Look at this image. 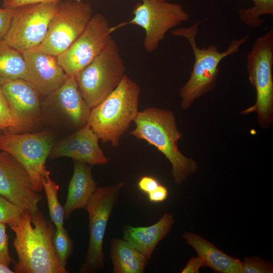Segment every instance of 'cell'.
<instances>
[{
	"label": "cell",
	"mask_w": 273,
	"mask_h": 273,
	"mask_svg": "<svg viewBox=\"0 0 273 273\" xmlns=\"http://www.w3.org/2000/svg\"><path fill=\"white\" fill-rule=\"evenodd\" d=\"M243 273H271L272 262L257 256L245 257L242 264Z\"/></svg>",
	"instance_id": "83f0119b"
},
{
	"label": "cell",
	"mask_w": 273,
	"mask_h": 273,
	"mask_svg": "<svg viewBox=\"0 0 273 273\" xmlns=\"http://www.w3.org/2000/svg\"><path fill=\"white\" fill-rule=\"evenodd\" d=\"M200 22L188 27H180L171 31L173 36L186 38L194 56V63L190 76L179 90L181 107L186 109L197 99L213 90L219 72L218 66L225 58L240 51V46L249 37L248 34L240 39H233L227 49L220 52L215 45L200 48L196 44V36Z\"/></svg>",
	"instance_id": "3957f363"
},
{
	"label": "cell",
	"mask_w": 273,
	"mask_h": 273,
	"mask_svg": "<svg viewBox=\"0 0 273 273\" xmlns=\"http://www.w3.org/2000/svg\"><path fill=\"white\" fill-rule=\"evenodd\" d=\"M99 136L87 123L72 134L54 143L49 157H67L90 165L109 162L99 145Z\"/></svg>",
	"instance_id": "9a60e30c"
},
{
	"label": "cell",
	"mask_w": 273,
	"mask_h": 273,
	"mask_svg": "<svg viewBox=\"0 0 273 273\" xmlns=\"http://www.w3.org/2000/svg\"><path fill=\"white\" fill-rule=\"evenodd\" d=\"M25 209L0 195V223L9 226L16 224Z\"/></svg>",
	"instance_id": "4316f807"
},
{
	"label": "cell",
	"mask_w": 273,
	"mask_h": 273,
	"mask_svg": "<svg viewBox=\"0 0 273 273\" xmlns=\"http://www.w3.org/2000/svg\"><path fill=\"white\" fill-rule=\"evenodd\" d=\"M2 130L0 129V136L2 134Z\"/></svg>",
	"instance_id": "8d00e7d4"
},
{
	"label": "cell",
	"mask_w": 273,
	"mask_h": 273,
	"mask_svg": "<svg viewBox=\"0 0 273 273\" xmlns=\"http://www.w3.org/2000/svg\"><path fill=\"white\" fill-rule=\"evenodd\" d=\"M110 256L114 273L143 272L149 259L128 241L116 238L111 241Z\"/></svg>",
	"instance_id": "44dd1931"
},
{
	"label": "cell",
	"mask_w": 273,
	"mask_h": 273,
	"mask_svg": "<svg viewBox=\"0 0 273 273\" xmlns=\"http://www.w3.org/2000/svg\"><path fill=\"white\" fill-rule=\"evenodd\" d=\"M68 1H82V0H68Z\"/></svg>",
	"instance_id": "d590c367"
},
{
	"label": "cell",
	"mask_w": 273,
	"mask_h": 273,
	"mask_svg": "<svg viewBox=\"0 0 273 273\" xmlns=\"http://www.w3.org/2000/svg\"><path fill=\"white\" fill-rule=\"evenodd\" d=\"M0 195L32 213L38 210L41 195L34 189L24 167L10 153L0 152Z\"/></svg>",
	"instance_id": "4fadbf2b"
},
{
	"label": "cell",
	"mask_w": 273,
	"mask_h": 273,
	"mask_svg": "<svg viewBox=\"0 0 273 273\" xmlns=\"http://www.w3.org/2000/svg\"><path fill=\"white\" fill-rule=\"evenodd\" d=\"M15 234L13 246L18 258L15 273H67L59 265L52 239L56 226L38 210L25 209L18 221L10 226Z\"/></svg>",
	"instance_id": "6da1fadb"
},
{
	"label": "cell",
	"mask_w": 273,
	"mask_h": 273,
	"mask_svg": "<svg viewBox=\"0 0 273 273\" xmlns=\"http://www.w3.org/2000/svg\"><path fill=\"white\" fill-rule=\"evenodd\" d=\"M6 224L0 223V264L9 267L12 262L9 250V236Z\"/></svg>",
	"instance_id": "f1b7e54d"
},
{
	"label": "cell",
	"mask_w": 273,
	"mask_h": 273,
	"mask_svg": "<svg viewBox=\"0 0 273 273\" xmlns=\"http://www.w3.org/2000/svg\"><path fill=\"white\" fill-rule=\"evenodd\" d=\"M54 144L53 134L48 130L3 132L0 136V150L10 153L24 167L36 193L43 189L45 163Z\"/></svg>",
	"instance_id": "9c48e42d"
},
{
	"label": "cell",
	"mask_w": 273,
	"mask_h": 273,
	"mask_svg": "<svg viewBox=\"0 0 273 273\" xmlns=\"http://www.w3.org/2000/svg\"><path fill=\"white\" fill-rule=\"evenodd\" d=\"M124 182L97 188L85 209L89 216V239L79 271L92 273L102 270L105 264L103 244L109 218L116 204Z\"/></svg>",
	"instance_id": "52a82bcc"
},
{
	"label": "cell",
	"mask_w": 273,
	"mask_h": 273,
	"mask_svg": "<svg viewBox=\"0 0 273 273\" xmlns=\"http://www.w3.org/2000/svg\"><path fill=\"white\" fill-rule=\"evenodd\" d=\"M204 266L202 259L199 256L192 257L185 268L182 270V273H198L201 267Z\"/></svg>",
	"instance_id": "836d02e7"
},
{
	"label": "cell",
	"mask_w": 273,
	"mask_h": 273,
	"mask_svg": "<svg viewBox=\"0 0 273 273\" xmlns=\"http://www.w3.org/2000/svg\"><path fill=\"white\" fill-rule=\"evenodd\" d=\"M15 12L16 9L0 8V41L6 35Z\"/></svg>",
	"instance_id": "f546056e"
},
{
	"label": "cell",
	"mask_w": 273,
	"mask_h": 273,
	"mask_svg": "<svg viewBox=\"0 0 273 273\" xmlns=\"http://www.w3.org/2000/svg\"><path fill=\"white\" fill-rule=\"evenodd\" d=\"M64 0H3V6L6 9H15L25 5L58 2Z\"/></svg>",
	"instance_id": "4dcf8cb0"
},
{
	"label": "cell",
	"mask_w": 273,
	"mask_h": 273,
	"mask_svg": "<svg viewBox=\"0 0 273 273\" xmlns=\"http://www.w3.org/2000/svg\"><path fill=\"white\" fill-rule=\"evenodd\" d=\"M246 59L249 80L256 90V100L241 113H257L259 125L267 128L273 120L272 27L255 40Z\"/></svg>",
	"instance_id": "5b68a950"
},
{
	"label": "cell",
	"mask_w": 273,
	"mask_h": 273,
	"mask_svg": "<svg viewBox=\"0 0 273 273\" xmlns=\"http://www.w3.org/2000/svg\"><path fill=\"white\" fill-rule=\"evenodd\" d=\"M140 93L137 83L125 75L109 95L91 109L87 123L103 143L119 145L121 136L139 112Z\"/></svg>",
	"instance_id": "277c9868"
},
{
	"label": "cell",
	"mask_w": 273,
	"mask_h": 273,
	"mask_svg": "<svg viewBox=\"0 0 273 273\" xmlns=\"http://www.w3.org/2000/svg\"><path fill=\"white\" fill-rule=\"evenodd\" d=\"M253 6L239 10V17L245 25L252 28L259 27L264 21L261 18L264 15H273V0H250Z\"/></svg>",
	"instance_id": "cb8c5ba5"
},
{
	"label": "cell",
	"mask_w": 273,
	"mask_h": 273,
	"mask_svg": "<svg viewBox=\"0 0 273 273\" xmlns=\"http://www.w3.org/2000/svg\"><path fill=\"white\" fill-rule=\"evenodd\" d=\"M159 185L157 179L150 176L142 177L138 183L139 189L147 194L155 190Z\"/></svg>",
	"instance_id": "1f68e13d"
},
{
	"label": "cell",
	"mask_w": 273,
	"mask_h": 273,
	"mask_svg": "<svg viewBox=\"0 0 273 273\" xmlns=\"http://www.w3.org/2000/svg\"><path fill=\"white\" fill-rule=\"evenodd\" d=\"M125 70L123 58L112 37L102 52L75 77L79 89L91 109L117 87Z\"/></svg>",
	"instance_id": "8992f818"
},
{
	"label": "cell",
	"mask_w": 273,
	"mask_h": 273,
	"mask_svg": "<svg viewBox=\"0 0 273 273\" xmlns=\"http://www.w3.org/2000/svg\"><path fill=\"white\" fill-rule=\"evenodd\" d=\"M14 270H11L9 267L4 266L0 264V273H14Z\"/></svg>",
	"instance_id": "e575fe53"
},
{
	"label": "cell",
	"mask_w": 273,
	"mask_h": 273,
	"mask_svg": "<svg viewBox=\"0 0 273 273\" xmlns=\"http://www.w3.org/2000/svg\"><path fill=\"white\" fill-rule=\"evenodd\" d=\"M183 237L202 259L204 266L210 267L216 272H243V262L226 254L199 235L184 232Z\"/></svg>",
	"instance_id": "ffe728a7"
},
{
	"label": "cell",
	"mask_w": 273,
	"mask_h": 273,
	"mask_svg": "<svg viewBox=\"0 0 273 273\" xmlns=\"http://www.w3.org/2000/svg\"><path fill=\"white\" fill-rule=\"evenodd\" d=\"M135 127L130 134L155 147L171 163L174 182L184 183L197 168L196 162L185 156L179 150L178 142L182 136L173 113L169 110L149 107L138 114L133 120Z\"/></svg>",
	"instance_id": "7a4b0ae2"
},
{
	"label": "cell",
	"mask_w": 273,
	"mask_h": 273,
	"mask_svg": "<svg viewBox=\"0 0 273 273\" xmlns=\"http://www.w3.org/2000/svg\"><path fill=\"white\" fill-rule=\"evenodd\" d=\"M92 165L74 161V170L70 180L64 206V218H68L74 210L85 208L98 183L92 174Z\"/></svg>",
	"instance_id": "ac0fdd59"
},
{
	"label": "cell",
	"mask_w": 273,
	"mask_h": 273,
	"mask_svg": "<svg viewBox=\"0 0 273 273\" xmlns=\"http://www.w3.org/2000/svg\"><path fill=\"white\" fill-rule=\"evenodd\" d=\"M49 108L55 110L71 126L78 129L87 123L91 110L74 76H68L63 85L46 97L42 109Z\"/></svg>",
	"instance_id": "e0dca14e"
},
{
	"label": "cell",
	"mask_w": 273,
	"mask_h": 273,
	"mask_svg": "<svg viewBox=\"0 0 273 273\" xmlns=\"http://www.w3.org/2000/svg\"><path fill=\"white\" fill-rule=\"evenodd\" d=\"M148 194L149 199L151 202H161L166 199L168 191L165 187L159 185L155 190Z\"/></svg>",
	"instance_id": "d6a6232c"
},
{
	"label": "cell",
	"mask_w": 273,
	"mask_h": 273,
	"mask_svg": "<svg viewBox=\"0 0 273 273\" xmlns=\"http://www.w3.org/2000/svg\"><path fill=\"white\" fill-rule=\"evenodd\" d=\"M132 11L129 23L142 27L145 32L143 46L148 53L154 51L170 29L189 19L180 4L165 0H141Z\"/></svg>",
	"instance_id": "30bf717a"
},
{
	"label": "cell",
	"mask_w": 273,
	"mask_h": 273,
	"mask_svg": "<svg viewBox=\"0 0 273 273\" xmlns=\"http://www.w3.org/2000/svg\"><path fill=\"white\" fill-rule=\"evenodd\" d=\"M28 72V81L40 95L48 96L63 85L68 76L57 57L34 50L21 52Z\"/></svg>",
	"instance_id": "2e32d148"
},
{
	"label": "cell",
	"mask_w": 273,
	"mask_h": 273,
	"mask_svg": "<svg viewBox=\"0 0 273 273\" xmlns=\"http://www.w3.org/2000/svg\"><path fill=\"white\" fill-rule=\"evenodd\" d=\"M57 3L28 5L16 9L4 42L20 53L39 46L46 36Z\"/></svg>",
	"instance_id": "8fae6325"
},
{
	"label": "cell",
	"mask_w": 273,
	"mask_h": 273,
	"mask_svg": "<svg viewBox=\"0 0 273 273\" xmlns=\"http://www.w3.org/2000/svg\"><path fill=\"white\" fill-rule=\"evenodd\" d=\"M93 11L92 5L83 0L58 2L44 39L32 50L58 56L82 32Z\"/></svg>",
	"instance_id": "ba28073f"
},
{
	"label": "cell",
	"mask_w": 273,
	"mask_h": 273,
	"mask_svg": "<svg viewBox=\"0 0 273 273\" xmlns=\"http://www.w3.org/2000/svg\"><path fill=\"white\" fill-rule=\"evenodd\" d=\"M23 79L29 80L28 72L21 53L0 41V85Z\"/></svg>",
	"instance_id": "7402d4cb"
},
{
	"label": "cell",
	"mask_w": 273,
	"mask_h": 273,
	"mask_svg": "<svg viewBox=\"0 0 273 273\" xmlns=\"http://www.w3.org/2000/svg\"><path fill=\"white\" fill-rule=\"evenodd\" d=\"M52 245L56 259L60 266L66 269L67 260L73 250V243L67 231L63 226L56 228L53 237Z\"/></svg>",
	"instance_id": "d4e9b609"
},
{
	"label": "cell",
	"mask_w": 273,
	"mask_h": 273,
	"mask_svg": "<svg viewBox=\"0 0 273 273\" xmlns=\"http://www.w3.org/2000/svg\"><path fill=\"white\" fill-rule=\"evenodd\" d=\"M1 88L18 122L19 132L32 130L44 119L40 95L29 81L17 79L1 85Z\"/></svg>",
	"instance_id": "5bb4252c"
},
{
	"label": "cell",
	"mask_w": 273,
	"mask_h": 273,
	"mask_svg": "<svg viewBox=\"0 0 273 273\" xmlns=\"http://www.w3.org/2000/svg\"><path fill=\"white\" fill-rule=\"evenodd\" d=\"M44 189L48 203L49 211L51 221L56 228L64 226V210L60 204L58 196L60 186L50 177V172L46 168L44 171L42 179Z\"/></svg>",
	"instance_id": "603a6c76"
},
{
	"label": "cell",
	"mask_w": 273,
	"mask_h": 273,
	"mask_svg": "<svg viewBox=\"0 0 273 273\" xmlns=\"http://www.w3.org/2000/svg\"><path fill=\"white\" fill-rule=\"evenodd\" d=\"M112 30L105 16L100 13L92 16L80 35L57 57L68 76L76 77L102 52L112 38Z\"/></svg>",
	"instance_id": "7c38bea8"
},
{
	"label": "cell",
	"mask_w": 273,
	"mask_h": 273,
	"mask_svg": "<svg viewBox=\"0 0 273 273\" xmlns=\"http://www.w3.org/2000/svg\"><path fill=\"white\" fill-rule=\"evenodd\" d=\"M174 223L173 216L165 213L156 223L148 226L125 225L123 239L150 259L158 242L170 231Z\"/></svg>",
	"instance_id": "d6986e66"
},
{
	"label": "cell",
	"mask_w": 273,
	"mask_h": 273,
	"mask_svg": "<svg viewBox=\"0 0 273 273\" xmlns=\"http://www.w3.org/2000/svg\"><path fill=\"white\" fill-rule=\"evenodd\" d=\"M0 129L3 132H19L18 122L9 106L1 85Z\"/></svg>",
	"instance_id": "484cf974"
}]
</instances>
